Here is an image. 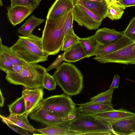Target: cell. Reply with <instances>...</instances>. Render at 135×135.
<instances>
[{"label": "cell", "mask_w": 135, "mask_h": 135, "mask_svg": "<svg viewBox=\"0 0 135 135\" xmlns=\"http://www.w3.org/2000/svg\"><path fill=\"white\" fill-rule=\"evenodd\" d=\"M73 9L59 17L46 19L41 37L44 50L49 55H56L61 50L65 25Z\"/></svg>", "instance_id": "1"}, {"label": "cell", "mask_w": 135, "mask_h": 135, "mask_svg": "<svg viewBox=\"0 0 135 135\" xmlns=\"http://www.w3.org/2000/svg\"><path fill=\"white\" fill-rule=\"evenodd\" d=\"M53 75L64 93L70 97L79 94L83 88V75L72 63H62Z\"/></svg>", "instance_id": "2"}, {"label": "cell", "mask_w": 135, "mask_h": 135, "mask_svg": "<svg viewBox=\"0 0 135 135\" xmlns=\"http://www.w3.org/2000/svg\"><path fill=\"white\" fill-rule=\"evenodd\" d=\"M67 128L68 131L66 135H89L91 133L102 132L112 133L111 125L94 114L77 111L75 118L69 121Z\"/></svg>", "instance_id": "3"}, {"label": "cell", "mask_w": 135, "mask_h": 135, "mask_svg": "<svg viewBox=\"0 0 135 135\" xmlns=\"http://www.w3.org/2000/svg\"><path fill=\"white\" fill-rule=\"evenodd\" d=\"M46 69L40 65L27 62L20 72L6 74V78L9 83L21 85L25 88L42 87V79Z\"/></svg>", "instance_id": "4"}, {"label": "cell", "mask_w": 135, "mask_h": 135, "mask_svg": "<svg viewBox=\"0 0 135 135\" xmlns=\"http://www.w3.org/2000/svg\"><path fill=\"white\" fill-rule=\"evenodd\" d=\"M71 97L64 93L43 99L38 105L56 115H67L76 113L77 108Z\"/></svg>", "instance_id": "5"}, {"label": "cell", "mask_w": 135, "mask_h": 135, "mask_svg": "<svg viewBox=\"0 0 135 135\" xmlns=\"http://www.w3.org/2000/svg\"><path fill=\"white\" fill-rule=\"evenodd\" d=\"M93 59L102 64L115 63L135 64V42L115 52L95 56Z\"/></svg>", "instance_id": "6"}, {"label": "cell", "mask_w": 135, "mask_h": 135, "mask_svg": "<svg viewBox=\"0 0 135 135\" xmlns=\"http://www.w3.org/2000/svg\"><path fill=\"white\" fill-rule=\"evenodd\" d=\"M74 20L78 25L90 30L98 29L103 20L84 6L75 3L73 9Z\"/></svg>", "instance_id": "7"}, {"label": "cell", "mask_w": 135, "mask_h": 135, "mask_svg": "<svg viewBox=\"0 0 135 135\" xmlns=\"http://www.w3.org/2000/svg\"><path fill=\"white\" fill-rule=\"evenodd\" d=\"M10 48L24 61L31 64H37L46 61L49 56L44 51L31 47L19 38Z\"/></svg>", "instance_id": "8"}, {"label": "cell", "mask_w": 135, "mask_h": 135, "mask_svg": "<svg viewBox=\"0 0 135 135\" xmlns=\"http://www.w3.org/2000/svg\"><path fill=\"white\" fill-rule=\"evenodd\" d=\"M68 115L53 114L49 112L42 107L37 105L28 116L30 119L46 126H61L67 128L69 121Z\"/></svg>", "instance_id": "9"}, {"label": "cell", "mask_w": 135, "mask_h": 135, "mask_svg": "<svg viewBox=\"0 0 135 135\" xmlns=\"http://www.w3.org/2000/svg\"><path fill=\"white\" fill-rule=\"evenodd\" d=\"M94 115L102 121L111 125L121 121L135 117V113L123 108Z\"/></svg>", "instance_id": "10"}, {"label": "cell", "mask_w": 135, "mask_h": 135, "mask_svg": "<svg viewBox=\"0 0 135 135\" xmlns=\"http://www.w3.org/2000/svg\"><path fill=\"white\" fill-rule=\"evenodd\" d=\"M43 88H25L22 90V96L24 98L26 108L25 114L29 115L43 99Z\"/></svg>", "instance_id": "11"}, {"label": "cell", "mask_w": 135, "mask_h": 135, "mask_svg": "<svg viewBox=\"0 0 135 135\" xmlns=\"http://www.w3.org/2000/svg\"><path fill=\"white\" fill-rule=\"evenodd\" d=\"M134 42L124 35L119 40L109 44L104 45L98 42L93 56H99L114 52Z\"/></svg>", "instance_id": "12"}, {"label": "cell", "mask_w": 135, "mask_h": 135, "mask_svg": "<svg viewBox=\"0 0 135 135\" xmlns=\"http://www.w3.org/2000/svg\"><path fill=\"white\" fill-rule=\"evenodd\" d=\"M7 18L14 27L22 22L35 9L21 6H16L7 8Z\"/></svg>", "instance_id": "13"}, {"label": "cell", "mask_w": 135, "mask_h": 135, "mask_svg": "<svg viewBox=\"0 0 135 135\" xmlns=\"http://www.w3.org/2000/svg\"><path fill=\"white\" fill-rule=\"evenodd\" d=\"M75 0H55L49 9L46 19L59 17L73 9Z\"/></svg>", "instance_id": "14"}, {"label": "cell", "mask_w": 135, "mask_h": 135, "mask_svg": "<svg viewBox=\"0 0 135 135\" xmlns=\"http://www.w3.org/2000/svg\"><path fill=\"white\" fill-rule=\"evenodd\" d=\"M97 42L104 45L112 43L124 36L123 32L103 27L98 29L95 33Z\"/></svg>", "instance_id": "15"}, {"label": "cell", "mask_w": 135, "mask_h": 135, "mask_svg": "<svg viewBox=\"0 0 135 135\" xmlns=\"http://www.w3.org/2000/svg\"><path fill=\"white\" fill-rule=\"evenodd\" d=\"M76 105L79 106L77 108L78 111L93 114L114 109L112 104L95 103L90 101Z\"/></svg>", "instance_id": "16"}, {"label": "cell", "mask_w": 135, "mask_h": 135, "mask_svg": "<svg viewBox=\"0 0 135 135\" xmlns=\"http://www.w3.org/2000/svg\"><path fill=\"white\" fill-rule=\"evenodd\" d=\"M28 116L26 114L19 116L10 113L9 115L6 117L1 115L0 117L2 121L4 123H7L16 125L33 133L36 131V129L30 123L28 118Z\"/></svg>", "instance_id": "17"}, {"label": "cell", "mask_w": 135, "mask_h": 135, "mask_svg": "<svg viewBox=\"0 0 135 135\" xmlns=\"http://www.w3.org/2000/svg\"><path fill=\"white\" fill-rule=\"evenodd\" d=\"M74 1L75 3L84 6L103 19L107 17L108 6L104 0L102 2L87 0H75Z\"/></svg>", "instance_id": "18"}, {"label": "cell", "mask_w": 135, "mask_h": 135, "mask_svg": "<svg viewBox=\"0 0 135 135\" xmlns=\"http://www.w3.org/2000/svg\"><path fill=\"white\" fill-rule=\"evenodd\" d=\"M113 134L132 135L135 132V117L111 125Z\"/></svg>", "instance_id": "19"}, {"label": "cell", "mask_w": 135, "mask_h": 135, "mask_svg": "<svg viewBox=\"0 0 135 135\" xmlns=\"http://www.w3.org/2000/svg\"><path fill=\"white\" fill-rule=\"evenodd\" d=\"M63 53L65 61L70 62H75L87 56L85 50L79 42L66 50Z\"/></svg>", "instance_id": "20"}, {"label": "cell", "mask_w": 135, "mask_h": 135, "mask_svg": "<svg viewBox=\"0 0 135 135\" xmlns=\"http://www.w3.org/2000/svg\"><path fill=\"white\" fill-rule=\"evenodd\" d=\"M44 19L38 18L34 15L26 20L24 24L17 30L18 33L26 36L32 33L34 29L44 22Z\"/></svg>", "instance_id": "21"}, {"label": "cell", "mask_w": 135, "mask_h": 135, "mask_svg": "<svg viewBox=\"0 0 135 135\" xmlns=\"http://www.w3.org/2000/svg\"><path fill=\"white\" fill-rule=\"evenodd\" d=\"M0 52L2 53L5 57L14 65H24L27 62L24 61L11 48L2 43L1 37H0Z\"/></svg>", "instance_id": "22"}, {"label": "cell", "mask_w": 135, "mask_h": 135, "mask_svg": "<svg viewBox=\"0 0 135 135\" xmlns=\"http://www.w3.org/2000/svg\"><path fill=\"white\" fill-rule=\"evenodd\" d=\"M79 42L85 50L87 54V57L93 56L98 43L95 34L86 38H80Z\"/></svg>", "instance_id": "23"}, {"label": "cell", "mask_w": 135, "mask_h": 135, "mask_svg": "<svg viewBox=\"0 0 135 135\" xmlns=\"http://www.w3.org/2000/svg\"><path fill=\"white\" fill-rule=\"evenodd\" d=\"M10 113L21 116L25 114V105L24 98L21 97L18 98L10 104L7 105Z\"/></svg>", "instance_id": "24"}, {"label": "cell", "mask_w": 135, "mask_h": 135, "mask_svg": "<svg viewBox=\"0 0 135 135\" xmlns=\"http://www.w3.org/2000/svg\"><path fill=\"white\" fill-rule=\"evenodd\" d=\"M18 36L19 38L24 41L31 47L40 51H44L42 37H39L32 33L26 36L19 35H18Z\"/></svg>", "instance_id": "25"}, {"label": "cell", "mask_w": 135, "mask_h": 135, "mask_svg": "<svg viewBox=\"0 0 135 135\" xmlns=\"http://www.w3.org/2000/svg\"><path fill=\"white\" fill-rule=\"evenodd\" d=\"M41 134L48 135H66L68 129L61 126H49L42 128L36 129Z\"/></svg>", "instance_id": "26"}, {"label": "cell", "mask_w": 135, "mask_h": 135, "mask_svg": "<svg viewBox=\"0 0 135 135\" xmlns=\"http://www.w3.org/2000/svg\"><path fill=\"white\" fill-rule=\"evenodd\" d=\"M114 89L109 88L106 91L91 98L90 101L95 103L112 104V97Z\"/></svg>", "instance_id": "27"}, {"label": "cell", "mask_w": 135, "mask_h": 135, "mask_svg": "<svg viewBox=\"0 0 135 135\" xmlns=\"http://www.w3.org/2000/svg\"><path fill=\"white\" fill-rule=\"evenodd\" d=\"M79 37L74 33L73 28L64 37L62 51H65L73 45L79 42Z\"/></svg>", "instance_id": "28"}, {"label": "cell", "mask_w": 135, "mask_h": 135, "mask_svg": "<svg viewBox=\"0 0 135 135\" xmlns=\"http://www.w3.org/2000/svg\"><path fill=\"white\" fill-rule=\"evenodd\" d=\"M124 9L119 6L114 5L108 6L106 17L112 20L120 19L124 13Z\"/></svg>", "instance_id": "29"}, {"label": "cell", "mask_w": 135, "mask_h": 135, "mask_svg": "<svg viewBox=\"0 0 135 135\" xmlns=\"http://www.w3.org/2000/svg\"><path fill=\"white\" fill-rule=\"evenodd\" d=\"M42 87L50 91L55 90L57 85L56 81L53 75L46 72L44 74L42 80Z\"/></svg>", "instance_id": "30"}, {"label": "cell", "mask_w": 135, "mask_h": 135, "mask_svg": "<svg viewBox=\"0 0 135 135\" xmlns=\"http://www.w3.org/2000/svg\"><path fill=\"white\" fill-rule=\"evenodd\" d=\"M123 32L124 36L135 42V16L131 19Z\"/></svg>", "instance_id": "31"}, {"label": "cell", "mask_w": 135, "mask_h": 135, "mask_svg": "<svg viewBox=\"0 0 135 135\" xmlns=\"http://www.w3.org/2000/svg\"><path fill=\"white\" fill-rule=\"evenodd\" d=\"M10 6H16L26 7L30 8L36 9L38 7L33 0H10Z\"/></svg>", "instance_id": "32"}, {"label": "cell", "mask_w": 135, "mask_h": 135, "mask_svg": "<svg viewBox=\"0 0 135 135\" xmlns=\"http://www.w3.org/2000/svg\"><path fill=\"white\" fill-rule=\"evenodd\" d=\"M14 65L2 53L0 52V69L8 73L12 69Z\"/></svg>", "instance_id": "33"}, {"label": "cell", "mask_w": 135, "mask_h": 135, "mask_svg": "<svg viewBox=\"0 0 135 135\" xmlns=\"http://www.w3.org/2000/svg\"><path fill=\"white\" fill-rule=\"evenodd\" d=\"M65 61L64 57V53H62L58 55L55 61L52 63L46 69V71L48 72L50 70L54 69H57L60 66L61 62Z\"/></svg>", "instance_id": "34"}, {"label": "cell", "mask_w": 135, "mask_h": 135, "mask_svg": "<svg viewBox=\"0 0 135 135\" xmlns=\"http://www.w3.org/2000/svg\"><path fill=\"white\" fill-rule=\"evenodd\" d=\"M5 123L12 130L19 134L22 135L29 134L28 131L21 127L7 123Z\"/></svg>", "instance_id": "35"}, {"label": "cell", "mask_w": 135, "mask_h": 135, "mask_svg": "<svg viewBox=\"0 0 135 135\" xmlns=\"http://www.w3.org/2000/svg\"><path fill=\"white\" fill-rule=\"evenodd\" d=\"M74 20L73 12L66 21L64 30L65 37L71 29L73 28V23Z\"/></svg>", "instance_id": "36"}, {"label": "cell", "mask_w": 135, "mask_h": 135, "mask_svg": "<svg viewBox=\"0 0 135 135\" xmlns=\"http://www.w3.org/2000/svg\"><path fill=\"white\" fill-rule=\"evenodd\" d=\"M120 79V75L118 74H115L114 75L112 82L109 88L114 89L118 88L119 86Z\"/></svg>", "instance_id": "37"}, {"label": "cell", "mask_w": 135, "mask_h": 135, "mask_svg": "<svg viewBox=\"0 0 135 135\" xmlns=\"http://www.w3.org/2000/svg\"><path fill=\"white\" fill-rule=\"evenodd\" d=\"M118 1L126 8L135 6V0H119Z\"/></svg>", "instance_id": "38"}, {"label": "cell", "mask_w": 135, "mask_h": 135, "mask_svg": "<svg viewBox=\"0 0 135 135\" xmlns=\"http://www.w3.org/2000/svg\"><path fill=\"white\" fill-rule=\"evenodd\" d=\"M104 0L106 2L108 6L112 5H114L118 6L124 9H126L125 7L122 5L118 1L115 0Z\"/></svg>", "instance_id": "39"}, {"label": "cell", "mask_w": 135, "mask_h": 135, "mask_svg": "<svg viewBox=\"0 0 135 135\" xmlns=\"http://www.w3.org/2000/svg\"><path fill=\"white\" fill-rule=\"evenodd\" d=\"M23 66L24 65H14L12 69L7 73H19L22 69Z\"/></svg>", "instance_id": "40"}, {"label": "cell", "mask_w": 135, "mask_h": 135, "mask_svg": "<svg viewBox=\"0 0 135 135\" xmlns=\"http://www.w3.org/2000/svg\"><path fill=\"white\" fill-rule=\"evenodd\" d=\"M0 106L1 107H2L4 106L5 98L1 92V90L0 89Z\"/></svg>", "instance_id": "41"}, {"label": "cell", "mask_w": 135, "mask_h": 135, "mask_svg": "<svg viewBox=\"0 0 135 135\" xmlns=\"http://www.w3.org/2000/svg\"><path fill=\"white\" fill-rule=\"evenodd\" d=\"M38 7L42 0H33Z\"/></svg>", "instance_id": "42"}, {"label": "cell", "mask_w": 135, "mask_h": 135, "mask_svg": "<svg viewBox=\"0 0 135 135\" xmlns=\"http://www.w3.org/2000/svg\"><path fill=\"white\" fill-rule=\"evenodd\" d=\"M91 1H96V2H102L104 0H87Z\"/></svg>", "instance_id": "43"}, {"label": "cell", "mask_w": 135, "mask_h": 135, "mask_svg": "<svg viewBox=\"0 0 135 135\" xmlns=\"http://www.w3.org/2000/svg\"><path fill=\"white\" fill-rule=\"evenodd\" d=\"M0 6H3L2 0H0Z\"/></svg>", "instance_id": "44"}, {"label": "cell", "mask_w": 135, "mask_h": 135, "mask_svg": "<svg viewBox=\"0 0 135 135\" xmlns=\"http://www.w3.org/2000/svg\"><path fill=\"white\" fill-rule=\"evenodd\" d=\"M119 0H117V1H119Z\"/></svg>", "instance_id": "45"}, {"label": "cell", "mask_w": 135, "mask_h": 135, "mask_svg": "<svg viewBox=\"0 0 135 135\" xmlns=\"http://www.w3.org/2000/svg\"></svg>", "instance_id": "46"}]
</instances>
